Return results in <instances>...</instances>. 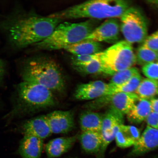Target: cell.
<instances>
[{"instance_id":"6da1fadb","label":"cell","mask_w":158,"mask_h":158,"mask_svg":"<svg viewBox=\"0 0 158 158\" xmlns=\"http://www.w3.org/2000/svg\"><path fill=\"white\" fill-rule=\"evenodd\" d=\"M62 21L48 16L17 11L6 17L0 25L6 32L11 46L21 49L48 38Z\"/></svg>"},{"instance_id":"7a4b0ae2","label":"cell","mask_w":158,"mask_h":158,"mask_svg":"<svg viewBox=\"0 0 158 158\" xmlns=\"http://www.w3.org/2000/svg\"><path fill=\"white\" fill-rule=\"evenodd\" d=\"M130 7L124 0H91L69 7L48 15L64 19L90 18L100 20L120 18Z\"/></svg>"},{"instance_id":"3957f363","label":"cell","mask_w":158,"mask_h":158,"mask_svg":"<svg viewBox=\"0 0 158 158\" xmlns=\"http://www.w3.org/2000/svg\"><path fill=\"white\" fill-rule=\"evenodd\" d=\"M23 81L34 83L48 89L52 92L62 93L66 84L59 65L52 59L40 57L30 59L22 71Z\"/></svg>"},{"instance_id":"277c9868","label":"cell","mask_w":158,"mask_h":158,"mask_svg":"<svg viewBox=\"0 0 158 158\" xmlns=\"http://www.w3.org/2000/svg\"><path fill=\"white\" fill-rule=\"evenodd\" d=\"M97 20L90 19L79 23H61L48 38L35 44V46L41 50L64 49L85 40L97 27Z\"/></svg>"},{"instance_id":"5b68a950","label":"cell","mask_w":158,"mask_h":158,"mask_svg":"<svg viewBox=\"0 0 158 158\" xmlns=\"http://www.w3.org/2000/svg\"><path fill=\"white\" fill-rule=\"evenodd\" d=\"M17 91L20 109L26 113H35L56 105L53 92L38 84L23 81L18 85Z\"/></svg>"},{"instance_id":"8992f818","label":"cell","mask_w":158,"mask_h":158,"mask_svg":"<svg viewBox=\"0 0 158 158\" xmlns=\"http://www.w3.org/2000/svg\"><path fill=\"white\" fill-rule=\"evenodd\" d=\"M102 73L112 76L116 73L133 67L135 55L132 44L126 40L118 41L100 53Z\"/></svg>"},{"instance_id":"52a82bcc","label":"cell","mask_w":158,"mask_h":158,"mask_svg":"<svg viewBox=\"0 0 158 158\" xmlns=\"http://www.w3.org/2000/svg\"><path fill=\"white\" fill-rule=\"evenodd\" d=\"M120 18V30L125 40L132 44L143 43L148 37V23L142 12L130 6Z\"/></svg>"},{"instance_id":"ba28073f","label":"cell","mask_w":158,"mask_h":158,"mask_svg":"<svg viewBox=\"0 0 158 158\" xmlns=\"http://www.w3.org/2000/svg\"><path fill=\"white\" fill-rule=\"evenodd\" d=\"M139 98L135 93H116L106 95L84 105L86 110H98L106 106L123 114H127Z\"/></svg>"},{"instance_id":"9c48e42d","label":"cell","mask_w":158,"mask_h":158,"mask_svg":"<svg viewBox=\"0 0 158 158\" xmlns=\"http://www.w3.org/2000/svg\"><path fill=\"white\" fill-rule=\"evenodd\" d=\"M45 115L52 134L68 133L75 127L73 110H55Z\"/></svg>"},{"instance_id":"30bf717a","label":"cell","mask_w":158,"mask_h":158,"mask_svg":"<svg viewBox=\"0 0 158 158\" xmlns=\"http://www.w3.org/2000/svg\"><path fill=\"white\" fill-rule=\"evenodd\" d=\"M120 31V24L117 19H108L97 27L85 40L115 44L119 39Z\"/></svg>"},{"instance_id":"8fae6325","label":"cell","mask_w":158,"mask_h":158,"mask_svg":"<svg viewBox=\"0 0 158 158\" xmlns=\"http://www.w3.org/2000/svg\"><path fill=\"white\" fill-rule=\"evenodd\" d=\"M108 84L101 81H91L78 85L75 89L74 98L80 101L93 100L110 94Z\"/></svg>"},{"instance_id":"7c38bea8","label":"cell","mask_w":158,"mask_h":158,"mask_svg":"<svg viewBox=\"0 0 158 158\" xmlns=\"http://www.w3.org/2000/svg\"><path fill=\"white\" fill-rule=\"evenodd\" d=\"M158 149V130L148 126L128 156L137 157Z\"/></svg>"},{"instance_id":"4fadbf2b","label":"cell","mask_w":158,"mask_h":158,"mask_svg":"<svg viewBox=\"0 0 158 158\" xmlns=\"http://www.w3.org/2000/svg\"><path fill=\"white\" fill-rule=\"evenodd\" d=\"M22 129L24 135L35 136L43 140L52 134L45 115L27 120L23 124Z\"/></svg>"},{"instance_id":"5bb4252c","label":"cell","mask_w":158,"mask_h":158,"mask_svg":"<svg viewBox=\"0 0 158 158\" xmlns=\"http://www.w3.org/2000/svg\"><path fill=\"white\" fill-rule=\"evenodd\" d=\"M78 137V135H76L55 138L50 140L45 147L47 157L57 158L68 152L76 143Z\"/></svg>"},{"instance_id":"9a60e30c","label":"cell","mask_w":158,"mask_h":158,"mask_svg":"<svg viewBox=\"0 0 158 158\" xmlns=\"http://www.w3.org/2000/svg\"><path fill=\"white\" fill-rule=\"evenodd\" d=\"M44 140L30 135H24L20 142L18 153L22 158H40Z\"/></svg>"},{"instance_id":"2e32d148","label":"cell","mask_w":158,"mask_h":158,"mask_svg":"<svg viewBox=\"0 0 158 158\" xmlns=\"http://www.w3.org/2000/svg\"><path fill=\"white\" fill-rule=\"evenodd\" d=\"M151 112L150 100L139 98L126 114L128 121L138 124L146 120Z\"/></svg>"},{"instance_id":"e0dca14e","label":"cell","mask_w":158,"mask_h":158,"mask_svg":"<svg viewBox=\"0 0 158 158\" xmlns=\"http://www.w3.org/2000/svg\"><path fill=\"white\" fill-rule=\"evenodd\" d=\"M78 139L85 152L98 155L102 143V137L100 132H82L78 135Z\"/></svg>"},{"instance_id":"ac0fdd59","label":"cell","mask_w":158,"mask_h":158,"mask_svg":"<svg viewBox=\"0 0 158 158\" xmlns=\"http://www.w3.org/2000/svg\"><path fill=\"white\" fill-rule=\"evenodd\" d=\"M103 114L86 110L80 114L79 118L80 127L82 132H100Z\"/></svg>"},{"instance_id":"d6986e66","label":"cell","mask_w":158,"mask_h":158,"mask_svg":"<svg viewBox=\"0 0 158 158\" xmlns=\"http://www.w3.org/2000/svg\"><path fill=\"white\" fill-rule=\"evenodd\" d=\"M102 45L100 43L84 40L73 44L64 49L73 55H94L102 52Z\"/></svg>"},{"instance_id":"ffe728a7","label":"cell","mask_w":158,"mask_h":158,"mask_svg":"<svg viewBox=\"0 0 158 158\" xmlns=\"http://www.w3.org/2000/svg\"><path fill=\"white\" fill-rule=\"evenodd\" d=\"M124 115L111 108H109L103 114L100 133H111L113 128L123 124Z\"/></svg>"},{"instance_id":"44dd1931","label":"cell","mask_w":158,"mask_h":158,"mask_svg":"<svg viewBox=\"0 0 158 158\" xmlns=\"http://www.w3.org/2000/svg\"><path fill=\"white\" fill-rule=\"evenodd\" d=\"M135 94L139 98L148 100L158 96V80L148 78L142 79Z\"/></svg>"},{"instance_id":"7402d4cb","label":"cell","mask_w":158,"mask_h":158,"mask_svg":"<svg viewBox=\"0 0 158 158\" xmlns=\"http://www.w3.org/2000/svg\"><path fill=\"white\" fill-rule=\"evenodd\" d=\"M138 73L139 72L138 69L133 67L116 73L112 76V78L108 83L110 88L109 94L112 89L125 83L134 75Z\"/></svg>"},{"instance_id":"603a6c76","label":"cell","mask_w":158,"mask_h":158,"mask_svg":"<svg viewBox=\"0 0 158 158\" xmlns=\"http://www.w3.org/2000/svg\"><path fill=\"white\" fill-rule=\"evenodd\" d=\"M73 67L80 73L88 75L102 73V69L99 58L86 64H72Z\"/></svg>"},{"instance_id":"cb8c5ba5","label":"cell","mask_w":158,"mask_h":158,"mask_svg":"<svg viewBox=\"0 0 158 158\" xmlns=\"http://www.w3.org/2000/svg\"><path fill=\"white\" fill-rule=\"evenodd\" d=\"M135 55L136 63L143 66L157 60V52L143 45L138 48Z\"/></svg>"},{"instance_id":"d4e9b609","label":"cell","mask_w":158,"mask_h":158,"mask_svg":"<svg viewBox=\"0 0 158 158\" xmlns=\"http://www.w3.org/2000/svg\"><path fill=\"white\" fill-rule=\"evenodd\" d=\"M142 79L141 75L138 73L125 83L112 89L110 94L120 92L135 93Z\"/></svg>"},{"instance_id":"484cf974","label":"cell","mask_w":158,"mask_h":158,"mask_svg":"<svg viewBox=\"0 0 158 158\" xmlns=\"http://www.w3.org/2000/svg\"><path fill=\"white\" fill-rule=\"evenodd\" d=\"M120 126L115 137L116 145L118 147L122 148H127L131 146L133 147L135 143V141L129 134L121 129Z\"/></svg>"},{"instance_id":"4316f807","label":"cell","mask_w":158,"mask_h":158,"mask_svg":"<svg viewBox=\"0 0 158 158\" xmlns=\"http://www.w3.org/2000/svg\"><path fill=\"white\" fill-rule=\"evenodd\" d=\"M142 72L147 78L158 80V62L150 63L143 66Z\"/></svg>"},{"instance_id":"83f0119b","label":"cell","mask_w":158,"mask_h":158,"mask_svg":"<svg viewBox=\"0 0 158 158\" xmlns=\"http://www.w3.org/2000/svg\"><path fill=\"white\" fill-rule=\"evenodd\" d=\"M100 53L90 55H73L72 64H86L99 58Z\"/></svg>"},{"instance_id":"f1b7e54d","label":"cell","mask_w":158,"mask_h":158,"mask_svg":"<svg viewBox=\"0 0 158 158\" xmlns=\"http://www.w3.org/2000/svg\"><path fill=\"white\" fill-rule=\"evenodd\" d=\"M143 45L156 52H158V30L148 36Z\"/></svg>"},{"instance_id":"f546056e","label":"cell","mask_w":158,"mask_h":158,"mask_svg":"<svg viewBox=\"0 0 158 158\" xmlns=\"http://www.w3.org/2000/svg\"><path fill=\"white\" fill-rule=\"evenodd\" d=\"M120 127L129 134L132 139L135 141V143L139 139L141 136L139 130L135 126L125 125L123 124L120 126Z\"/></svg>"},{"instance_id":"4dcf8cb0","label":"cell","mask_w":158,"mask_h":158,"mask_svg":"<svg viewBox=\"0 0 158 158\" xmlns=\"http://www.w3.org/2000/svg\"><path fill=\"white\" fill-rule=\"evenodd\" d=\"M145 120L148 126L158 130V113L151 112Z\"/></svg>"},{"instance_id":"1f68e13d","label":"cell","mask_w":158,"mask_h":158,"mask_svg":"<svg viewBox=\"0 0 158 158\" xmlns=\"http://www.w3.org/2000/svg\"><path fill=\"white\" fill-rule=\"evenodd\" d=\"M149 100L152 112L158 113V98H155Z\"/></svg>"},{"instance_id":"d6a6232c","label":"cell","mask_w":158,"mask_h":158,"mask_svg":"<svg viewBox=\"0 0 158 158\" xmlns=\"http://www.w3.org/2000/svg\"><path fill=\"white\" fill-rule=\"evenodd\" d=\"M4 61L0 59V84L2 81L6 72V65Z\"/></svg>"},{"instance_id":"836d02e7","label":"cell","mask_w":158,"mask_h":158,"mask_svg":"<svg viewBox=\"0 0 158 158\" xmlns=\"http://www.w3.org/2000/svg\"><path fill=\"white\" fill-rule=\"evenodd\" d=\"M147 3L154 7L158 8V0L148 1Z\"/></svg>"},{"instance_id":"e575fe53","label":"cell","mask_w":158,"mask_h":158,"mask_svg":"<svg viewBox=\"0 0 158 158\" xmlns=\"http://www.w3.org/2000/svg\"><path fill=\"white\" fill-rule=\"evenodd\" d=\"M157 62H158V52H157Z\"/></svg>"},{"instance_id":"d590c367","label":"cell","mask_w":158,"mask_h":158,"mask_svg":"<svg viewBox=\"0 0 158 158\" xmlns=\"http://www.w3.org/2000/svg\"><path fill=\"white\" fill-rule=\"evenodd\" d=\"M154 158H158V156H157L155 157Z\"/></svg>"}]
</instances>
